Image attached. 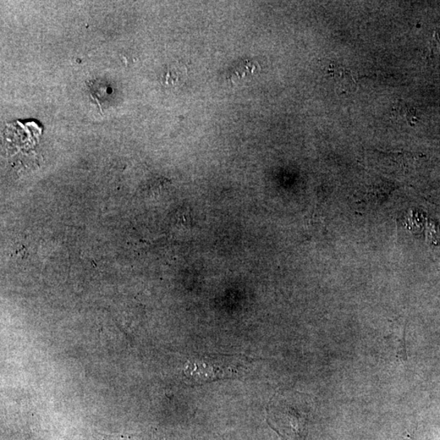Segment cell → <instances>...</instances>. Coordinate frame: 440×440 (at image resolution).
Wrapping results in <instances>:
<instances>
[{
    "label": "cell",
    "mask_w": 440,
    "mask_h": 440,
    "mask_svg": "<svg viewBox=\"0 0 440 440\" xmlns=\"http://www.w3.org/2000/svg\"><path fill=\"white\" fill-rule=\"evenodd\" d=\"M251 364L248 357L241 355L205 354L189 359L183 373L189 383L203 384L245 378Z\"/></svg>",
    "instance_id": "cell-1"
},
{
    "label": "cell",
    "mask_w": 440,
    "mask_h": 440,
    "mask_svg": "<svg viewBox=\"0 0 440 440\" xmlns=\"http://www.w3.org/2000/svg\"><path fill=\"white\" fill-rule=\"evenodd\" d=\"M328 72L340 87H352L356 84L353 74L345 66L336 62H331L328 67Z\"/></svg>",
    "instance_id": "cell-2"
},
{
    "label": "cell",
    "mask_w": 440,
    "mask_h": 440,
    "mask_svg": "<svg viewBox=\"0 0 440 440\" xmlns=\"http://www.w3.org/2000/svg\"><path fill=\"white\" fill-rule=\"evenodd\" d=\"M258 69H260V65L247 60V62L238 65L236 68L231 70L228 79L235 84V82L245 78V77L254 74Z\"/></svg>",
    "instance_id": "cell-3"
},
{
    "label": "cell",
    "mask_w": 440,
    "mask_h": 440,
    "mask_svg": "<svg viewBox=\"0 0 440 440\" xmlns=\"http://www.w3.org/2000/svg\"><path fill=\"white\" fill-rule=\"evenodd\" d=\"M393 338L395 348L396 351V357L402 363L407 361L408 356H407L406 344H405V328L401 329L400 332H395Z\"/></svg>",
    "instance_id": "cell-4"
}]
</instances>
